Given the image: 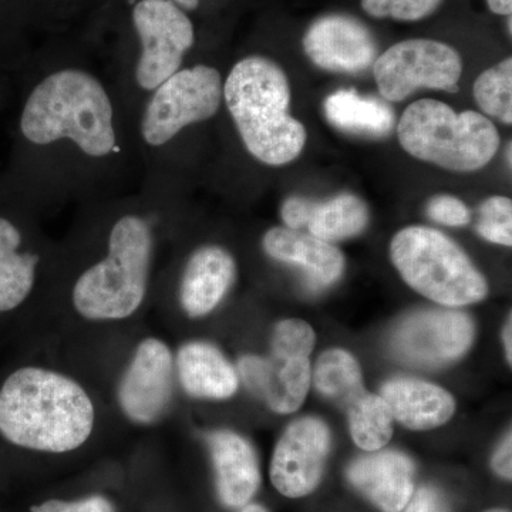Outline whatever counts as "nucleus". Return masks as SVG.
<instances>
[{
    "mask_svg": "<svg viewBox=\"0 0 512 512\" xmlns=\"http://www.w3.org/2000/svg\"><path fill=\"white\" fill-rule=\"evenodd\" d=\"M94 406L70 377L23 367L0 389V434L15 446L67 453L92 436Z\"/></svg>",
    "mask_w": 512,
    "mask_h": 512,
    "instance_id": "obj_1",
    "label": "nucleus"
},
{
    "mask_svg": "<svg viewBox=\"0 0 512 512\" xmlns=\"http://www.w3.org/2000/svg\"><path fill=\"white\" fill-rule=\"evenodd\" d=\"M20 130L36 146L72 141L89 157H109L117 148L114 107L103 83L79 69L46 76L30 93Z\"/></svg>",
    "mask_w": 512,
    "mask_h": 512,
    "instance_id": "obj_2",
    "label": "nucleus"
},
{
    "mask_svg": "<svg viewBox=\"0 0 512 512\" xmlns=\"http://www.w3.org/2000/svg\"><path fill=\"white\" fill-rule=\"evenodd\" d=\"M222 99L256 160L278 167L301 156L306 130L289 113L291 87L278 64L262 56L245 57L228 74Z\"/></svg>",
    "mask_w": 512,
    "mask_h": 512,
    "instance_id": "obj_3",
    "label": "nucleus"
},
{
    "mask_svg": "<svg viewBox=\"0 0 512 512\" xmlns=\"http://www.w3.org/2000/svg\"><path fill=\"white\" fill-rule=\"evenodd\" d=\"M153 248V232L144 218H120L110 232L109 254L84 271L74 285L76 311L90 320L133 315L146 298Z\"/></svg>",
    "mask_w": 512,
    "mask_h": 512,
    "instance_id": "obj_4",
    "label": "nucleus"
},
{
    "mask_svg": "<svg viewBox=\"0 0 512 512\" xmlns=\"http://www.w3.org/2000/svg\"><path fill=\"white\" fill-rule=\"evenodd\" d=\"M397 134L410 156L457 173L485 167L500 146L497 128L483 114L457 113L443 101L431 99L407 107Z\"/></svg>",
    "mask_w": 512,
    "mask_h": 512,
    "instance_id": "obj_5",
    "label": "nucleus"
},
{
    "mask_svg": "<svg viewBox=\"0 0 512 512\" xmlns=\"http://www.w3.org/2000/svg\"><path fill=\"white\" fill-rule=\"evenodd\" d=\"M390 256L414 291L440 305L458 308L487 296V281L466 252L436 229H402L393 238Z\"/></svg>",
    "mask_w": 512,
    "mask_h": 512,
    "instance_id": "obj_6",
    "label": "nucleus"
},
{
    "mask_svg": "<svg viewBox=\"0 0 512 512\" xmlns=\"http://www.w3.org/2000/svg\"><path fill=\"white\" fill-rule=\"evenodd\" d=\"M315 339V332L303 320L288 319L279 323L272 336L268 359L244 356L239 360V373L245 386L264 399L275 413L296 412L311 387V353Z\"/></svg>",
    "mask_w": 512,
    "mask_h": 512,
    "instance_id": "obj_7",
    "label": "nucleus"
},
{
    "mask_svg": "<svg viewBox=\"0 0 512 512\" xmlns=\"http://www.w3.org/2000/svg\"><path fill=\"white\" fill-rule=\"evenodd\" d=\"M221 74L205 64L180 69L154 90L141 117V137L163 147L185 127L210 120L222 103Z\"/></svg>",
    "mask_w": 512,
    "mask_h": 512,
    "instance_id": "obj_8",
    "label": "nucleus"
},
{
    "mask_svg": "<svg viewBox=\"0 0 512 512\" xmlns=\"http://www.w3.org/2000/svg\"><path fill=\"white\" fill-rule=\"evenodd\" d=\"M383 99L402 101L420 87L457 92L463 74L460 53L429 39L404 40L377 56L373 64Z\"/></svg>",
    "mask_w": 512,
    "mask_h": 512,
    "instance_id": "obj_9",
    "label": "nucleus"
},
{
    "mask_svg": "<svg viewBox=\"0 0 512 512\" xmlns=\"http://www.w3.org/2000/svg\"><path fill=\"white\" fill-rule=\"evenodd\" d=\"M133 22L141 42L136 67L138 87L154 92L181 69L185 53L194 45V26L171 0H140Z\"/></svg>",
    "mask_w": 512,
    "mask_h": 512,
    "instance_id": "obj_10",
    "label": "nucleus"
},
{
    "mask_svg": "<svg viewBox=\"0 0 512 512\" xmlns=\"http://www.w3.org/2000/svg\"><path fill=\"white\" fill-rule=\"evenodd\" d=\"M474 326L466 313L421 311L394 330V355L413 366L437 367L460 359L470 349Z\"/></svg>",
    "mask_w": 512,
    "mask_h": 512,
    "instance_id": "obj_11",
    "label": "nucleus"
},
{
    "mask_svg": "<svg viewBox=\"0 0 512 512\" xmlns=\"http://www.w3.org/2000/svg\"><path fill=\"white\" fill-rule=\"evenodd\" d=\"M330 450V431L322 420L293 421L276 444L271 481L288 498L312 494L322 481Z\"/></svg>",
    "mask_w": 512,
    "mask_h": 512,
    "instance_id": "obj_12",
    "label": "nucleus"
},
{
    "mask_svg": "<svg viewBox=\"0 0 512 512\" xmlns=\"http://www.w3.org/2000/svg\"><path fill=\"white\" fill-rule=\"evenodd\" d=\"M174 363L170 349L150 338L138 345L119 386V404L128 419L153 424L170 407L174 392Z\"/></svg>",
    "mask_w": 512,
    "mask_h": 512,
    "instance_id": "obj_13",
    "label": "nucleus"
},
{
    "mask_svg": "<svg viewBox=\"0 0 512 512\" xmlns=\"http://www.w3.org/2000/svg\"><path fill=\"white\" fill-rule=\"evenodd\" d=\"M306 55L320 69L359 73L377 59L375 37L359 20L330 15L316 20L303 37Z\"/></svg>",
    "mask_w": 512,
    "mask_h": 512,
    "instance_id": "obj_14",
    "label": "nucleus"
},
{
    "mask_svg": "<svg viewBox=\"0 0 512 512\" xmlns=\"http://www.w3.org/2000/svg\"><path fill=\"white\" fill-rule=\"evenodd\" d=\"M416 467L399 451H372L348 468L349 483L382 512H402L414 494Z\"/></svg>",
    "mask_w": 512,
    "mask_h": 512,
    "instance_id": "obj_15",
    "label": "nucleus"
},
{
    "mask_svg": "<svg viewBox=\"0 0 512 512\" xmlns=\"http://www.w3.org/2000/svg\"><path fill=\"white\" fill-rule=\"evenodd\" d=\"M264 249L276 261L299 266L312 289L332 285L345 271V256L338 248L299 229H269Z\"/></svg>",
    "mask_w": 512,
    "mask_h": 512,
    "instance_id": "obj_16",
    "label": "nucleus"
},
{
    "mask_svg": "<svg viewBox=\"0 0 512 512\" xmlns=\"http://www.w3.org/2000/svg\"><path fill=\"white\" fill-rule=\"evenodd\" d=\"M237 265L227 249L217 245L198 248L185 266L180 301L191 318L214 311L235 281Z\"/></svg>",
    "mask_w": 512,
    "mask_h": 512,
    "instance_id": "obj_17",
    "label": "nucleus"
},
{
    "mask_svg": "<svg viewBox=\"0 0 512 512\" xmlns=\"http://www.w3.org/2000/svg\"><path fill=\"white\" fill-rule=\"evenodd\" d=\"M217 490L225 507H245L261 484L258 458L244 437L232 431H215L208 437Z\"/></svg>",
    "mask_w": 512,
    "mask_h": 512,
    "instance_id": "obj_18",
    "label": "nucleus"
},
{
    "mask_svg": "<svg viewBox=\"0 0 512 512\" xmlns=\"http://www.w3.org/2000/svg\"><path fill=\"white\" fill-rule=\"evenodd\" d=\"M380 396L389 406L393 419L407 429H436L456 412V402L450 393L423 380H390L382 387Z\"/></svg>",
    "mask_w": 512,
    "mask_h": 512,
    "instance_id": "obj_19",
    "label": "nucleus"
},
{
    "mask_svg": "<svg viewBox=\"0 0 512 512\" xmlns=\"http://www.w3.org/2000/svg\"><path fill=\"white\" fill-rule=\"evenodd\" d=\"M177 372L185 392L197 399L225 400L238 390L234 366L210 343L184 345L177 355Z\"/></svg>",
    "mask_w": 512,
    "mask_h": 512,
    "instance_id": "obj_20",
    "label": "nucleus"
},
{
    "mask_svg": "<svg viewBox=\"0 0 512 512\" xmlns=\"http://www.w3.org/2000/svg\"><path fill=\"white\" fill-rule=\"evenodd\" d=\"M22 235L0 217V312H9L25 302L35 285L39 256L20 254Z\"/></svg>",
    "mask_w": 512,
    "mask_h": 512,
    "instance_id": "obj_21",
    "label": "nucleus"
},
{
    "mask_svg": "<svg viewBox=\"0 0 512 512\" xmlns=\"http://www.w3.org/2000/svg\"><path fill=\"white\" fill-rule=\"evenodd\" d=\"M325 114L333 126L363 136H387L394 126V113L386 103L353 90L330 94L325 100Z\"/></svg>",
    "mask_w": 512,
    "mask_h": 512,
    "instance_id": "obj_22",
    "label": "nucleus"
},
{
    "mask_svg": "<svg viewBox=\"0 0 512 512\" xmlns=\"http://www.w3.org/2000/svg\"><path fill=\"white\" fill-rule=\"evenodd\" d=\"M369 224V210L365 202L353 194H340L326 201L309 205L306 227L313 237L326 242L355 237Z\"/></svg>",
    "mask_w": 512,
    "mask_h": 512,
    "instance_id": "obj_23",
    "label": "nucleus"
},
{
    "mask_svg": "<svg viewBox=\"0 0 512 512\" xmlns=\"http://www.w3.org/2000/svg\"><path fill=\"white\" fill-rule=\"evenodd\" d=\"M313 380L318 392L345 412L366 393L359 363L345 350L323 353L316 362Z\"/></svg>",
    "mask_w": 512,
    "mask_h": 512,
    "instance_id": "obj_24",
    "label": "nucleus"
},
{
    "mask_svg": "<svg viewBox=\"0 0 512 512\" xmlns=\"http://www.w3.org/2000/svg\"><path fill=\"white\" fill-rule=\"evenodd\" d=\"M350 433L362 450H382L393 436V416L382 396L365 393L346 410Z\"/></svg>",
    "mask_w": 512,
    "mask_h": 512,
    "instance_id": "obj_25",
    "label": "nucleus"
},
{
    "mask_svg": "<svg viewBox=\"0 0 512 512\" xmlns=\"http://www.w3.org/2000/svg\"><path fill=\"white\" fill-rule=\"evenodd\" d=\"M474 97L480 109L488 116H493L505 124L512 123L511 57L478 76L474 83Z\"/></svg>",
    "mask_w": 512,
    "mask_h": 512,
    "instance_id": "obj_26",
    "label": "nucleus"
},
{
    "mask_svg": "<svg viewBox=\"0 0 512 512\" xmlns=\"http://www.w3.org/2000/svg\"><path fill=\"white\" fill-rule=\"evenodd\" d=\"M478 234L494 244L511 247L512 245V202L510 198H488L480 208Z\"/></svg>",
    "mask_w": 512,
    "mask_h": 512,
    "instance_id": "obj_27",
    "label": "nucleus"
},
{
    "mask_svg": "<svg viewBox=\"0 0 512 512\" xmlns=\"http://www.w3.org/2000/svg\"><path fill=\"white\" fill-rule=\"evenodd\" d=\"M441 0H362V8L373 18L416 22L431 15Z\"/></svg>",
    "mask_w": 512,
    "mask_h": 512,
    "instance_id": "obj_28",
    "label": "nucleus"
},
{
    "mask_svg": "<svg viewBox=\"0 0 512 512\" xmlns=\"http://www.w3.org/2000/svg\"><path fill=\"white\" fill-rule=\"evenodd\" d=\"M431 220L448 227H463L471 220L470 210L463 201L451 195H437L427 205Z\"/></svg>",
    "mask_w": 512,
    "mask_h": 512,
    "instance_id": "obj_29",
    "label": "nucleus"
},
{
    "mask_svg": "<svg viewBox=\"0 0 512 512\" xmlns=\"http://www.w3.org/2000/svg\"><path fill=\"white\" fill-rule=\"evenodd\" d=\"M32 512H114L113 505L100 495L84 498L79 501H46L39 507L33 508Z\"/></svg>",
    "mask_w": 512,
    "mask_h": 512,
    "instance_id": "obj_30",
    "label": "nucleus"
},
{
    "mask_svg": "<svg viewBox=\"0 0 512 512\" xmlns=\"http://www.w3.org/2000/svg\"><path fill=\"white\" fill-rule=\"evenodd\" d=\"M404 512H451L446 498L433 487H421L413 494Z\"/></svg>",
    "mask_w": 512,
    "mask_h": 512,
    "instance_id": "obj_31",
    "label": "nucleus"
},
{
    "mask_svg": "<svg viewBox=\"0 0 512 512\" xmlns=\"http://www.w3.org/2000/svg\"><path fill=\"white\" fill-rule=\"evenodd\" d=\"M309 205L311 200L302 197L288 198L282 205L281 215L286 227L291 229H301L306 227L309 215Z\"/></svg>",
    "mask_w": 512,
    "mask_h": 512,
    "instance_id": "obj_32",
    "label": "nucleus"
},
{
    "mask_svg": "<svg viewBox=\"0 0 512 512\" xmlns=\"http://www.w3.org/2000/svg\"><path fill=\"white\" fill-rule=\"evenodd\" d=\"M512 437L511 433H508L495 451L493 457V470L498 476L505 478V480H511L512 477Z\"/></svg>",
    "mask_w": 512,
    "mask_h": 512,
    "instance_id": "obj_33",
    "label": "nucleus"
},
{
    "mask_svg": "<svg viewBox=\"0 0 512 512\" xmlns=\"http://www.w3.org/2000/svg\"><path fill=\"white\" fill-rule=\"evenodd\" d=\"M491 12L497 15L511 16L512 0H487Z\"/></svg>",
    "mask_w": 512,
    "mask_h": 512,
    "instance_id": "obj_34",
    "label": "nucleus"
},
{
    "mask_svg": "<svg viewBox=\"0 0 512 512\" xmlns=\"http://www.w3.org/2000/svg\"><path fill=\"white\" fill-rule=\"evenodd\" d=\"M512 319L511 316L508 318L507 325H505L504 329V346H505V355H507L508 362H512Z\"/></svg>",
    "mask_w": 512,
    "mask_h": 512,
    "instance_id": "obj_35",
    "label": "nucleus"
},
{
    "mask_svg": "<svg viewBox=\"0 0 512 512\" xmlns=\"http://www.w3.org/2000/svg\"><path fill=\"white\" fill-rule=\"evenodd\" d=\"M171 2L175 3L178 8L187 10L197 9L200 5V0H171Z\"/></svg>",
    "mask_w": 512,
    "mask_h": 512,
    "instance_id": "obj_36",
    "label": "nucleus"
},
{
    "mask_svg": "<svg viewBox=\"0 0 512 512\" xmlns=\"http://www.w3.org/2000/svg\"><path fill=\"white\" fill-rule=\"evenodd\" d=\"M241 512H269L265 507L259 504H247L244 507V510Z\"/></svg>",
    "mask_w": 512,
    "mask_h": 512,
    "instance_id": "obj_37",
    "label": "nucleus"
},
{
    "mask_svg": "<svg viewBox=\"0 0 512 512\" xmlns=\"http://www.w3.org/2000/svg\"><path fill=\"white\" fill-rule=\"evenodd\" d=\"M487 512H510V511L500 510V508H497V510H490Z\"/></svg>",
    "mask_w": 512,
    "mask_h": 512,
    "instance_id": "obj_38",
    "label": "nucleus"
}]
</instances>
